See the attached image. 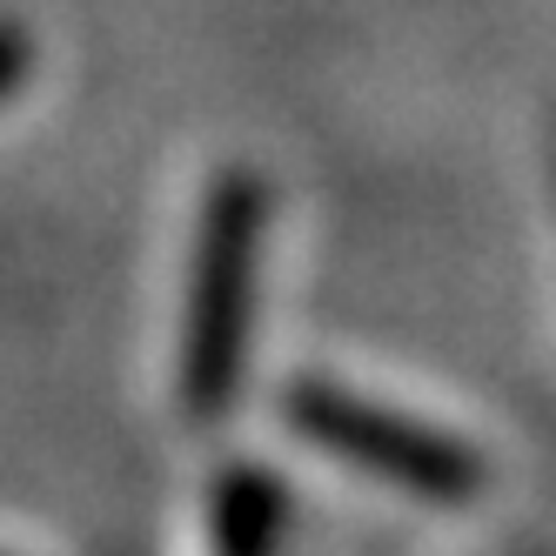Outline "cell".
I'll use <instances>...</instances> for the list:
<instances>
[{"instance_id":"6da1fadb","label":"cell","mask_w":556,"mask_h":556,"mask_svg":"<svg viewBox=\"0 0 556 556\" xmlns=\"http://www.w3.org/2000/svg\"><path fill=\"white\" fill-rule=\"evenodd\" d=\"M262 242H268V181L249 168H228L202 202L188 308H181V403L194 416H222L235 382H242Z\"/></svg>"},{"instance_id":"7a4b0ae2","label":"cell","mask_w":556,"mask_h":556,"mask_svg":"<svg viewBox=\"0 0 556 556\" xmlns=\"http://www.w3.org/2000/svg\"><path fill=\"white\" fill-rule=\"evenodd\" d=\"M289 416L308 443H323L329 456L382 476L395 490H416L429 503H463L483 483V463H476L456 435L429 429L416 416H395L382 403H363V395H349L336 382H302L289 395Z\"/></svg>"},{"instance_id":"3957f363","label":"cell","mask_w":556,"mask_h":556,"mask_svg":"<svg viewBox=\"0 0 556 556\" xmlns=\"http://www.w3.org/2000/svg\"><path fill=\"white\" fill-rule=\"evenodd\" d=\"M275 530H282V483L268 469H235L215 496L222 556H268Z\"/></svg>"},{"instance_id":"277c9868","label":"cell","mask_w":556,"mask_h":556,"mask_svg":"<svg viewBox=\"0 0 556 556\" xmlns=\"http://www.w3.org/2000/svg\"><path fill=\"white\" fill-rule=\"evenodd\" d=\"M34 67V48H27V27L21 21H0V101H8Z\"/></svg>"},{"instance_id":"5b68a950","label":"cell","mask_w":556,"mask_h":556,"mask_svg":"<svg viewBox=\"0 0 556 556\" xmlns=\"http://www.w3.org/2000/svg\"><path fill=\"white\" fill-rule=\"evenodd\" d=\"M549 188H556V141H549Z\"/></svg>"}]
</instances>
